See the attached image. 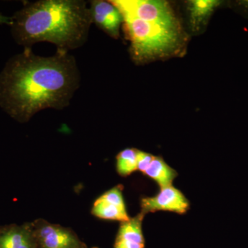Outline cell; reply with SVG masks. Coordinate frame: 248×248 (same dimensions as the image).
<instances>
[{
  "instance_id": "obj_10",
  "label": "cell",
  "mask_w": 248,
  "mask_h": 248,
  "mask_svg": "<svg viewBox=\"0 0 248 248\" xmlns=\"http://www.w3.org/2000/svg\"><path fill=\"white\" fill-rule=\"evenodd\" d=\"M145 215L140 213L126 221L122 222L114 248H145L142 222Z\"/></svg>"
},
{
  "instance_id": "obj_2",
  "label": "cell",
  "mask_w": 248,
  "mask_h": 248,
  "mask_svg": "<svg viewBox=\"0 0 248 248\" xmlns=\"http://www.w3.org/2000/svg\"><path fill=\"white\" fill-rule=\"evenodd\" d=\"M12 19V32L19 45L48 42L66 50L81 46L92 24L90 8L81 0H42L28 3Z\"/></svg>"
},
{
  "instance_id": "obj_8",
  "label": "cell",
  "mask_w": 248,
  "mask_h": 248,
  "mask_svg": "<svg viewBox=\"0 0 248 248\" xmlns=\"http://www.w3.org/2000/svg\"><path fill=\"white\" fill-rule=\"evenodd\" d=\"M90 11L93 22L111 37H118L124 17L117 6L111 1L96 0L91 1Z\"/></svg>"
},
{
  "instance_id": "obj_5",
  "label": "cell",
  "mask_w": 248,
  "mask_h": 248,
  "mask_svg": "<svg viewBox=\"0 0 248 248\" xmlns=\"http://www.w3.org/2000/svg\"><path fill=\"white\" fill-rule=\"evenodd\" d=\"M37 248H87L70 228L39 218L32 222Z\"/></svg>"
},
{
  "instance_id": "obj_9",
  "label": "cell",
  "mask_w": 248,
  "mask_h": 248,
  "mask_svg": "<svg viewBox=\"0 0 248 248\" xmlns=\"http://www.w3.org/2000/svg\"><path fill=\"white\" fill-rule=\"evenodd\" d=\"M0 248H37L32 223L0 226Z\"/></svg>"
},
{
  "instance_id": "obj_7",
  "label": "cell",
  "mask_w": 248,
  "mask_h": 248,
  "mask_svg": "<svg viewBox=\"0 0 248 248\" xmlns=\"http://www.w3.org/2000/svg\"><path fill=\"white\" fill-rule=\"evenodd\" d=\"M91 213L97 218L121 223L130 219L124 200L123 186H115L104 192L93 203Z\"/></svg>"
},
{
  "instance_id": "obj_1",
  "label": "cell",
  "mask_w": 248,
  "mask_h": 248,
  "mask_svg": "<svg viewBox=\"0 0 248 248\" xmlns=\"http://www.w3.org/2000/svg\"><path fill=\"white\" fill-rule=\"evenodd\" d=\"M79 81L76 60L66 50L46 58L26 48L0 73V106L24 123L40 110L66 108Z\"/></svg>"
},
{
  "instance_id": "obj_6",
  "label": "cell",
  "mask_w": 248,
  "mask_h": 248,
  "mask_svg": "<svg viewBox=\"0 0 248 248\" xmlns=\"http://www.w3.org/2000/svg\"><path fill=\"white\" fill-rule=\"evenodd\" d=\"M190 208V202L182 191L173 186L160 188L157 195L151 197H143L141 200V213L157 211H169L183 215Z\"/></svg>"
},
{
  "instance_id": "obj_16",
  "label": "cell",
  "mask_w": 248,
  "mask_h": 248,
  "mask_svg": "<svg viewBox=\"0 0 248 248\" xmlns=\"http://www.w3.org/2000/svg\"><path fill=\"white\" fill-rule=\"evenodd\" d=\"M241 5H243V6H245V7L246 8V9H248V0H246V1H241V3H240Z\"/></svg>"
},
{
  "instance_id": "obj_3",
  "label": "cell",
  "mask_w": 248,
  "mask_h": 248,
  "mask_svg": "<svg viewBox=\"0 0 248 248\" xmlns=\"http://www.w3.org/2000/svg\"><path fill=\"white\" fill-rule=\"evenodd\" d=\"M131 42V53L137 62H144L168 55L180 42L179 29H173L122 15Z\"/></svg>"
},
{
  "instance_id": "obj_12",
  "label": "cell",
  "mask_w": 248,
  "mask_h": 248,
  "mask_svg": "<svg viewBox=\"0 0 248 248\" xmlns=\"http://www.w3.org/2000/svg\"><path fill=\"white\" fill-rule=\"evenodd\" d=\"M221 4L217 0H193L189 4L190 22L193 27H199L208 19L214 10Z\"/></svg>"
},
{
  "instance_id": "obj_13",
  "label": "cell",
  "mask_w": 248,
  "mask_h": 248,
  "mask_svg": "<svg viewBox=\"0 0 248 248\" xmlns=\"http://www.w3.org/2000/svg\"><path fill=\"white\" fill-rule=\"evenodd\" d=\"M138 152L135 148H126L117 155L116 169L120 176L128 177L138 170Z\"/></svg>"
},
{
  "instance_id": "obj_14",
  "label": "cell",
  "mask_w": 248,
  "mask_h": 248,
  "mask_svg": "<svg viewBox=\"0 0 248 248\" xmlns=\"http://www.w3.org/2000/svg\"><path fill=\"white\" fill-rule=\"evenodd\" d=\"M154 155L150 154V153H146L139 151L138 157V170L140 172L144 173L147 169L149 167L152 161H153Z\"/></svg>"
},
{
  "instance_id": "obj_11",
  "label": "cell",
  "mask_w": 248,
  "mask_h": 248,
  "mask_svg": "<svg viewBox=\"0 0 248 248\" xmlns=\"http://www.w3.org/2000/svg\"><path fill=\"white\" fill-rule=\"evenodd\" d=\"M143 174L154 180L160 188L172 186L173 181L177 177V171L166 164L162 157L156 156Z\"/></svg>"
},
{
  "instance_id": "obj_4",
  "label": "cell",
  "mask_w": 248,
  "mask_h": 248,
  "mask_svg": "<svg viewBox=\"0 0 248 248\" xmlns=\"http://www.w3.org/2000/svg\"><path fill=\"white\" fill-rule=\"evenodd\" d=\"M122 15L160 24L173 29H179L175 16L169 4L154 0H116L112 1Z\"/></svg>"
},
{
  "instance_id": "obj_15",
  "label": "cell",
  "mask_w": 248,
  "mask_h": 248,
  "mask_svg": "<svg viewBox=\"0 0 248 248\" xmlns=\"http://www.w3.org/2000/svg\"><path fill=\"white\" fill-rule=\"evenodd\" d=\"M0 24H6L9 25H11L12 24V19L7 17L3 16L2 15L0 14Z\"/></svg>"
}]
</instances>
